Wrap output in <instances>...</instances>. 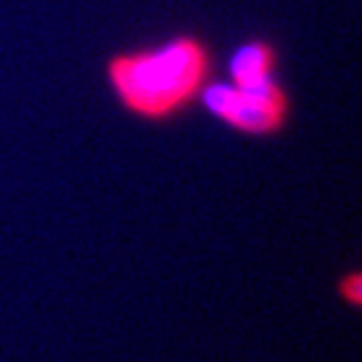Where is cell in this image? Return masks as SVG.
<instances>
[{
    "label": "cell",
    "mask_w": 362,
    "mask_h": 362,
    "mask_svg": "<svg viewBox=\"0 0 362 362\" xmlns=\"http://www.w3.org/2000/svg\"><path fill=\"white\" fill-rule=\"evenodd\" d=\"M199 107L227 132L247 140H275L288 132L295 118V98L281 76L257 86L214 79Z\"/></svg>",
    "instance_id": "cell-2"
},
{
    "label": "cell",
    "mask_w": 362,
    "mask_h": 362,
    "mask_svg": "<svg viewBox=\"0 0 362 362\" xmlns=\"http://www.w3.org/2000/svg\"><path fill=\"white\" fill-rule=\"evenodd\" d=\"M336 297L351 310H360L362 305V275L358 269H349L336 279Z\"/></svg>",
    "instance_id": "cell-4"
},
{
    "label": "cell",
    "mask_w": 362,
    "mask_h": 362,
    "mask_svg": "<svg viewBox=\"0 0 362 362\" xmlns=\"http://www.w3.org/2000/svg\"><path fill=\"white\" fill-rule=\"evenodd\" d=\"M277 76H281V50L267 35L243 37L225 59V79L236 86H257Z\"/></svg>",
    "instance_id": "cell-3"
},
{
    "label": "cell",
    "mask_w": 362,
    "mask_h": 362,
    "mask_svg": "<svg viewBox=\"0 0 362 362\" xmlns=\"http://www.w3.org/2000/svg\"><path fill=\"white\" fill-rule=\"evenodd\" d=\"M216 70L214 44L199 31L184 29L110 53L103 59V83L122 114L162 127L199 107Z\"/></svg>",
    "instance_id": "cell-1"
}]
</instances>
